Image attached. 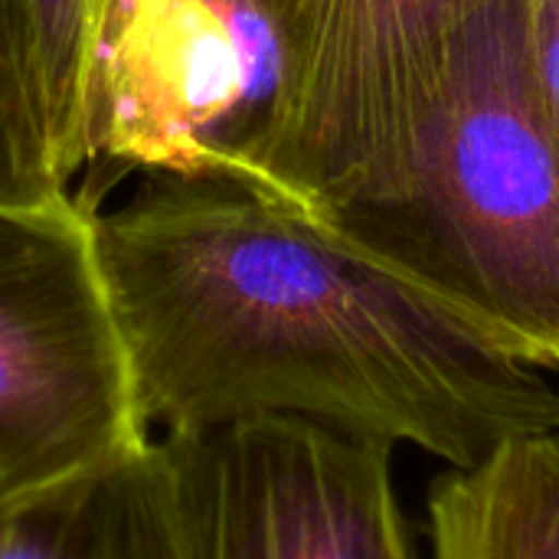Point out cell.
<instances>
[{
	"instance_id": "obj_2",
	"label": "cell",
	"mask_w": 559,
	"mask_h": 559,
	"mask_svg": "<svg viewBox=\"0 0 559 559\" xmlns=\"http://www.w3.org/2000/svg\"><path fill=\"white\" fill-rule=\"evenodd\" d=\"M331 226L537 367H559V141L527 62V0H488L393 187Z\"/></svg>"
},
{
	"instance_id": "obj_4",
	"label": "cell",
	"mask_w": 559,
	"mask_h": 559,
	"mask_svg": "<svg viewBox=\"0 0 559 559\" xmlns=\"http://www.w3.org/2000/svg\"><path fill=\"white\" fill-rule=\"evenodd\" d=\"M151 439L72 193L0 203V504Z\"/></svg>"
},
{
	"instance_id": "obj_11",
	"label": "cell",
	"mask_w": 559,
	"mask_h": 559,
	"mask_svg": "<svg viewBox=\"0 0 559 559\" xmlns=\"http://www.w3.org/2000/svg\"><path fill=\"white\" fill-rule=\"evenodd\" d=\"M527 62L547 124L559 141V0H527Z\"/></svg>"
},
{
	"instance_id": "obj_7",
	"label": "cell",
	"mask_w": 559,
	"mask_h": 559,
	"mask_svg": "<svg viewBox=\"0 0 559 559\" xmlns=\"http://www.w3.org/2000/svg\"><path fill=\"white\" fill-rule=\"evenodd\" d=\"M0 559H187L160 442L0 504Z\"/></svg>"
},
{
	"instance_id": "obj_5",
	"label": "cell",
	"mask_w": 559,
	"mask_h": 559,
	"mask_svg": "<svg viewBox=\"0 0 559 559\" xmlns=\"http://www.w3.org/2000/svg\"><path fill=\"white\" fill-rule=\"evenodd\" d=\"M488 0H275L285 118L272 193L334 223L400 177L452 46Z\"/></svg>"
},
{
	"instance_id": "obj_10",
	"label": "cell",
	"mask_w": 559,
	"mask_h": 559,
	"mask_svg": "<svg viewBox=\"0 0 559 559\" xmlns=\"http://www.w3.org/2000/svg\"><path fill=\"white\" fill-rule=\"evenodd\" d=\"M69 193L49 160L43 131L10 62L0 0V203H46Z\"/></svg>"
},
{
	"instance_id": "obj_1",
	"label": "cell",
	"mask_w": 559,
	"mask_h": 559,
	"mask_svg": "<svg viewBox=\"0 0 559 559\" xmlns=\"http://www.w3.org/2000/svg\"><path fill=\"white\" fill-rule=\"evenodd\" d=\"M95 249L151 436L305 419L475 468L559 429L491 331L321 216L219 174H147Z\"/></svg>"
},
{
	"instance_id": "obj_8",
	"label": "cell",
	"mask_w": 559,
	"mask_h": 559,
	"mask_svg": "<svg viewBox=\"0 0 559 559\" xmlns=\"http://www.w3.org/2000/svg\"><path fill=\"white\" fill-rule=\"evenodd\" d=\"M429 524L432 559H559V429L439 475Z\"/></svg>"
},
{
	"instance_id": "obj_6",
	"label": "cell",
	"mask_w": 559,
	"mask_h": 559,
	"mask_svg": "<svg viewBox=\"0 0 559 559\" xmlns=\"http://www.w3.org/2000/svg\"><path fill=\"white\" fill-rule=\"evenodd\" d=\"M187 559H419L393 445L305 419L154 436Z\"/></svg>"
},
{
	"instance_id": "obj_9",
	"label": "cell",
	"mask_w": 559,
	"mask_h": 559,
	"mask_svg": "<svg viewBox=\"0 0 559 559\" xmlns=\"http://www.w3.org/2000/svg\"><path fill=\"white\" fill-rule=\"evenodd\" d=\"M98 7L102 0H3L10 62L66 190L88 164V85Z\"/></svg>"
},
{
	"instance_id": "obj_3",
	"label": "cell",
	"mask_w": 559,
	"mask_h": 559,
	"mask_svg": "<svg viewBox=\"0 0 559 559\" xmlns=\"http://www.w3.org/2000/svg\"><path fill=\"white\" fill-rule=\"evenodd\" d=\"M282 118L275 0H102L88 164L219 174L275 197Z\"/></svg>"
}]
</instances>
